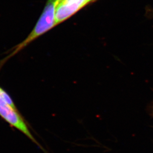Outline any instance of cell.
I'll return each instance as SVG.
<instances>
[{
    "label": "cell",
    "mask_w": 153,
    "mask_h": 153,
    "mask_svg": "<svg viewBox=\"0 0 153 153\" xmlns=\"http://www.w3.org/2000/svg\"></svg>",
    "instance_id": "cell-5"
},
{
    "label": "cell",
    "mask_w": 153,
    "mask_h": 153,
    "mask_svg": "<svg viewBox=\"0 0 153 153\" xmlns=\"http://www.w3.org/2000/svg\"><path fill=\"white\" fill-rule=\"evenodd\" d=\"M59 1V0H47L40 17L30 33L24 40L13 48L10 53L1 61L0 66L4 64V63L16 55L37 38L56 26L55 14L56 5Z\"/></svg>",
    "instance_id": "cell-1"
},
{
    "label": "cell",
    "mask_w": 153,
    "mask_h": 153,
    "mask_svg": "<svg viewBox=\"0 0 153 153\" xmlns=\"http://www.w3.org/2000/svg\"><path fill=\"white\" fill-rule=\"evenodd\" d=\"M89 4L88 0H59L55 14L56 26L68 20Z\"/></svg>",
    "instance_id": "cell-3"
},
{
    "label": "cell",
    "mask_w": 153,
    "mask_h": 153,
    "mask_svg": "<svg viewBox=\"0 0 153 153\" xmlns=\"http://www.w3.org/2000/svg\"><path fill=\"white\" fill-rule=\"evenodd\" d=\"M0 117L5 122L29 138L45 153L46 151L35 138L27 123L17 110L16 104L7 94L0 87Z\"/></svg>",
    "instance_id": "cell-2"
},
{
    "label": "cell",
    "mask_w": 153,
    "mask_h": 153,
    "mask_svg": "<svg viewBox=\"0 0 153 153\" xmlns=\"http://www.w3.org/2000/svg\"><path fill=\"white\" fill-rule=\"evenodd\" d=\"M89 1L90 3H91L92 2L94 1L95 0H88Z\"/></svg>",
    "instance_id": "cell-4"
}]
</instances>
